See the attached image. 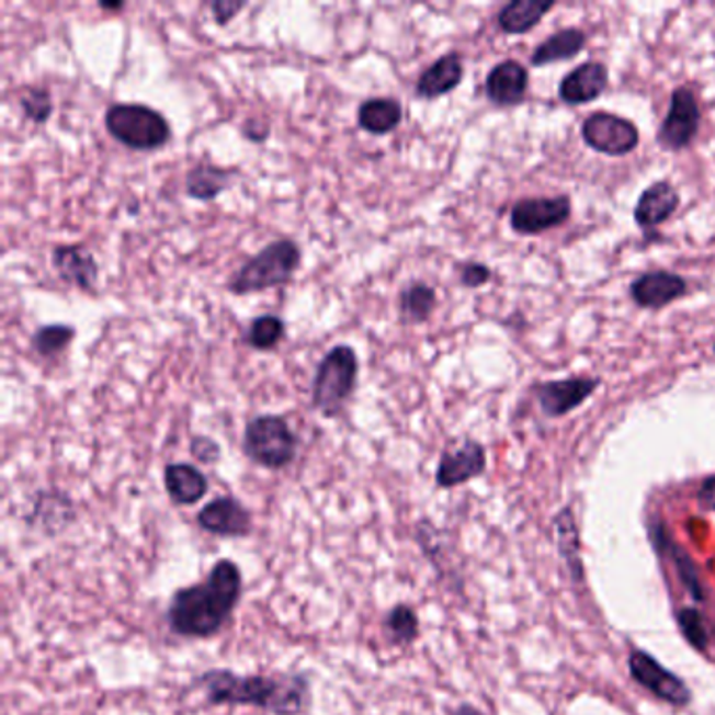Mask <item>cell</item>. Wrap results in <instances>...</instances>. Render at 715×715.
Here are the masks:
<instances>
[{
    "instance_id": "1",
    "label": "cell",
    "mask_w": 715,
    "mask_h": 715,
    "mask_svg": "<svg viewBox=\"0 0 715 715\" xmlns=\"http://www.w3.org/2000/svg\"><path fill=\"white\" fill-rule=\"evenodd\" d=\"M243 590L241 569L234 560L220 558L206 581L177 590L167 609L170 632L181 638H211L231 620Z\"/></svg>"
},
{
    "instance_id": "2",
    "label": "cell",
    "mask_w": 715,
    "mask_h": 715,
    "mask_svg": "<svg viewBox=\"0 0 715 715\" xmlns=\"http://www.w3.org/2000/svg\"><path fill=\"white\" fill-rule=\"evenodd\" d=\"M211 705L259 707L275 715H300L310 703V682L303 673L239 676L231 669H208L200 676Z\"/></svg>"
},
{
    "instance_id": "3",
    "label": "cell",
    "mask_w": 715,
    "mask_h": 715,
    "mask_svg": "<svg viewBox=\"0 0 715 715\" xmlns=\"http://www.w3.org/2000/svg\"><path fill=\"white\" fill-rule=\"evenodd\" d=\"M300 264V248L292 239H277L263 248L254 259L231 277L229 290L234 294L261 292L266 287L286 286Z\"/></svg>"
},
{
    "instance_id": "4",
    "label": "cell",
    "mask_w": 715,
    "mask_h": 715,
    "mask_svg": "<svg viewBox=\"0 0 715 715\" xmlns=\"http://www.w3.org/2000/svg\"><path fill=\"white\" fill-rule=\"evenodd\" d=\"M358 372V353L347 344L334 347L317 365L313 378V406L328 418L340 413L355 388Z\"/></svg>"
},
{
    "instance_id": "5",
    "label": "cell",
    "mask_w": 715,
    "mask_h": 715,
    "mask_svg": "<svg viewBox=\"0 0 715 715\" xmlns=\"http://www.w3.org/2000/svg\"><path fill=\"white\" fill-rule=\"evenodd\" d=\"M105 126L116 141L139 151L160 149L170 139L167 118L139 103L112 105L105 114Z\"/></svg>"
},
{
    "instance_id": "6",
    "label": "cell",
    "mask_w": 715,
    "mask_h": 715,
    "mask_svg": "<svg viewBox=\"0 0 715 715\" xmlns=\"http://www.w3.org/2000/svg\"><path fill=\"white\" fill-rule=\"evenodd\" d=\"M298 439L282 416H257L243 432V452L269 470L286 468L294 459Z\"/></svg>"
},
{
    "instance_id": "7",
    "label": "cell",
    "mask_w": 715,
    "mask_h": 715,
    "mask_svg": "<svg viewBox=\"0 0 715 715\" xmlns=\"http://www.w3.org/2000/svg\"><path fill=\"white\" fill-rule=\"evenodd\" d=\"M581 137L604 156H627L640 144L636 124L609 112H597L583 120Z\"/></svg>"
},
{
    "instance_id": "8",
    "label": "cell",
    "mask_w": 715,
    "mask_h": 715,
    "mask_svg": "<svg viewBox=\"0 0 715 715\" xmlns=\"http://www.w3.org/2000/svg\"><path fill=\"white\" fill-rule=\"evenodd\" d=\"M571 216V200L567 195L556 197H529L514 204L510 225L517 234L537 236L542 231L563 225Z\"/></svg>"
},
{
    "instance_id": "9",
    "label": "cell",
    "mask_w": 715,
    "mask_h": 715,
    "mask_svg": "<svg viewBox=\"0 0 715 715\" xmlns=\"http://www.w3.org/2000/svg\"><path fill=\"white\" fill-rule=\"evenodd\" d=\"M701 126L699 101L689 87H680L671 93L668 118L659 128V144L668 149H684L694 141Z\"/></svg>"
},
{
    "instance_id": "10",
    "label": "cell",
    "mask_w": 715,
    "mask_h": 715,
    "mask_svg": "<svg viewBox=\"0 0 715 715\" xmlns=\"http://www.w3.org/2000/svg\"><path fill=\"white\" fill-rule=\"evenodd\" d=\"M629 671L634 680L646 691L657 694L659 699L668 701L671 705H689L692 692L682 678L663 668L655 657L646 655L643 650H634L629 657Z\"/></svg>"
},
{
    "instance_id": "11",
    "label": "cell",
    "mask_w": 715,
    "mask_h": 715,
    "mask_svg": "<svg viewBox=\"0 0 715 715\" xmlns=\"http://www.w3.org/2000/svg\"><path fill=\"white\" fill-rule=\"evenodd\" d=\"M197 525L218 537H246L252 531V517L236 498H216L197 512Z\"/></svg>"
},
{
    "instance_id": "12",
    "label": "cell",
    "mask_w": 715,
    "mask_h": 715,
    "mask_svg": "<svg viewBox=\"0 0 715 715\" xmlns=\"http://www.w3.org/2000/svg\"><path fill=\"white\" fill-rule=\"evenodd\" d=\"M487 455L485 447L477 441H464L457 450L441 455L436 468V485L443 489H452L470 478H477L485 473Z\"/></svg>"
},
{
    "instance_id": "13",
    "label": "cell",
    "mask_w": 715,
    "mask_h": 715,
    "mask_svg": "<svg viewBox=\"0 0 715 715\" xmlns=\"http://www.w3.org/2000/svg\"><path fill=\"white\" fill-rule=\"evenodd\" d=\"M598 384L600 381H594V378L546 382V384L537 386L535 395H537L542 411L548 418H560L581 406L597 390Z\"/></svg>"
},
{
    "instance_id": "14",
    "label": "cell",
    "mask_w": 715,
    "mask_h": 715,
    "mask_svg": "<svg viewBox=\"0 0 715 715\" xmlns=\"http://www.w3.org/2000/svg\"><path fill=\"white\" fill-rule=\"evenodd\" d=\"M684 294L686 280L669 271L644 273L632 284V298L644 309H663Z\"/></svg>"
},
{
    "instance_id": "15",
    "label": "cell",
    "mask_w": 715,
    "mask_h": 715,
    "mask_svg": "<svg viewBox=\"0 0 715 715\" xmlns=\"http://www.w3.org/2000/svg\"><path fill=\"white\" fill-rule=\"evenodd\" d=\"M76 521V508L68 493L50 489L38 491L34 498L32 514L27 517L30 525L41 529L47 535H59Z\"/></svg>"
},
{
    "instance_id": "16",
    "label": "cell",
    "mask_w": 715,
    "mask_h": 715,
    "mask_svg": "<svg viewBox=\"0 0 715 715\" xmlns=\"http://www.w3.org/2000/svg\"><path fill=\"white\" fill-rule=\"evenodd\" d=\"M609 84V70L600 61H586L567 73L558 87V95L569 105H583L604 93Z\"/></svg>"
},
{
    "instance_id": "17",
    "label": "cell",
    "mask_w": 715,
    "mask_h": 715,
    "mask_svg": "<svg viewBox=\"0 0 715 715\" xmlns=\"http://www.w3.org/2000/svg\"><path fill=\"white\" fill-rule=\"evenodd\" d=\"M529 73L525 66L508 59L498 64L485 82V93L496 105H517L525 99Z\"/></svg>"
},
{
    "instance_id": "18",
    "label": "cell",
    "mask_w": 715,
    "mask_h": 715,
    "mask_svg": "<svg viewBox=\"0 0 715 715\" xmlns=\"http://www.w3.org/2000/svg\"><path fill=\"white\" fill-rule=\"evenodd\" d=\"M53 266L59 277L80 290H93L99 275L95 257L82 246H57L53 250Z\"/></svg>"
},
{
    "instance_id": "19",
    "label": "cell",
    "mask_w": 715,
    "mask_h": 715,
    "mask_svg": "<svg viewBox=\"0 0 715 715\" xmlns=\"http://www.w3.org/2000/svg\"><path fill=\"white\" fill-rule=\"evenodd\" d=\"M464 78V66L457 53H447L427 68L416 82V95L422 99H436L447 95Z\"/></svg>"
},
{
    "instance_id": "20",
    "label": "cell",
    "mask_w": 715,
    "mask_h": 715,
    "mask_svg": "<svg viewBox=\"0 0 715 715\" xmlns=\"http://www.w3.org/2000/svg\"><path fill=\"white\" fill-rule=\"evenodd\" d=\"M680 206V193L668 181H659L644 191L636 204L634 218L636 223L648 229L666 223Z\"/></svg>"
},
{
    "instance_id": "21",
    "label": "cell",
    "mask_w": 715,
    "mask_h": 715,
    "mask_svg": "<svg viewBox=\"0 0 715 715\" xmlns=\"http://www.w3.org/2000/svg\"><path fill=\"white\" fill-rule=\"evenodd\" d=\"M164 487L177 506H193L208 493V478L191 464H168Z\"/></svg>"
},
{
    "instance_id": "22",
    "label": "cell",
    "mask_w": 715,
    "mask_h": 715,
    "mask_svg": "<svg viewBox=\"0 0 715 715\" xmlns=\"http://www.w3.org/2000/svg\"><path fill=\"white\" fill-rule=\"evenodd\" d=\"M404 120V107L397 99L374 97L361 103L359 107V126L370 135L393 133Z\"/></svg>"
},
{
    "instance_id": "23",
    "label": "cell",
    "mask_w": 715,
    "mask_h": 715,
    "mask_svg": "<svg viewBox=\"0 0 715 715\" xmlns=\"http://www.w3.org/2000/svg\"><path fill=\"white\" fill-rule=\"evenodd\" d=\"M554 9V0H514L508 2L498 15V24L508 34H525Z\"/></svg>"
},
{
    "instance_id": "24",
    "label": "cell",
    "mask_w": 715,
    "mask_h": 715,
    "mask_svg": "<svg viewBox=\"0 0 715 715\" xmlns=\"http://www.w3.org/2000/svg\"><path fill=\"white\" fill-rule=\"evenodd\" d=\"M586 43H588V38H586V34L581 30H577V27L560 30V32L552 34L548 41H544L540 47L533 50L531 64L533 66H548L554 61L571 59V57L579 55L583 50Z\"/></svg>"
},
{
    "instance_id": "25",
    "label": "cell",
    "mask_w": 715,
    "mask_h": 715,
    "mask_svg": "<svg viewBox=\"0 0 715 715\" xmlns=\"http://www.w3.org/2000/svg\"><path fill=\"white\" fill-rule=\"evenodd\" d=\"M234 179V170L229 168L213 167V164H200L191 168L185 179V191L193 200L211 202L218 197V193L229 188Z\"/></svg>"
},
{
    "instance_id": "26",
    "label": "cell",
    "mask_w": 715,
    "mask_h": 715,
    "mask_svg": "<svg viewBox=\"0 0 715 715\" xmlns=\"http://www.w3.org/2000/svg\"><path fill=\"white\" fill-rule=\"evenodd\" d=\"M382 632L388 643L395 644V646H407L418 638L420 620L411 606L397 604L384 615Z\"/></svg>"
},
{
    "instance_id": "27",
    "label": "cell",
    "mask_w": 715,
    "mask_h": 715,
    "mask_svg": "<svg viewBox=\"0 0 715 715\" xmlns=\"http://www.w3.org/2000/svg\"><path fill=\"white\" fill-rule=\"evenodd\" d=\"M436 307V292L432 287L416 282L401 292L399 296V310L401 319L407 324H422L427 321L432 310Z\"/></svg>"
},
{
    "instance_id": "28",
    "label": "cell",
    "mask_w": 715,
    "mask_h": 715,
    "mask_svg": "<svg viewBox=\"0 0 715 715\" xmlns=\"http://www.w3.org/2000/svg\"><path fill=\"white\" fill-rule=\"evenodd\" d=\"M284 334H286V324L280 317L261 315L250 324L246 340L257 351H269L277 347V342L284 338Z\"/></svg>"
},
{
    "instance_id": "29",
    "label": "cell",
    "mask_w": 715,
    "mask_h": 715,
    "mask_svg": "<svg viewBox=\"0 0 715 715\" xmlns=\"http://www.w3.org/2000/svg\"><path fill=\"white\" fill-rule=\"evenodd\" d=\"M73 336H76V330L70 326H64V324L45 326L32 336V347L41 358H55L70 347Z\"/></svg>"
},
{
    "instance_id": "30",
    "label": "cell",
    "mask_w": 715,
    "mask_h": 715,
    "mask_svg": "<svg viewBox=\"0 0 715 715\" xmlns=\"http://www.w3.org/2000/svg\"><path fill=\"white\" fill-rule=\"evenodd\" d=\"M556 535H558V546L560 554L567 560L569 569L575 577H581V560H579V537L577 529L572 521L571 510H563L556 519Z\"/></svg>"
},
{
    "instance_id": "31",
    "label": "cell",
    "mask_w": 715,
    "mask_h": 715,
    "mask_svg": "<svg viewBox=\"0 0 715 715\" xmlns=\"http://www.w3.org/2000/svg\"><path fill=\"white\" fill-rule=\"evenodd\" d=\"M678 623L684 632V638L699 650H703L707 644H710V632H707V625H705V620L701 617V613L696 609H684L680 611L678 615Z\"/></svg>"
},
{
    "instance_id": "32",
    "label": "cell",
    "mask_w": 715,
    "mask_h": 715,
    "mask_svg": "<svg viewBox=\"0 0 715 715\" xmlns=\"http://www.w3.org/2000/svg\"><path fill=\"white\" fill-rule=\"evenodd\" d=\"M669 552H671L673 565H676V569L680 572V579H682L684 588L691 592L692 598L703 600V598H705V594H703V586H701V579H699L696 567L692 565L691 556H689L684 549L673 546V544H671Z\"/></svg>"
},
{
    "instance_id": "33",
    "label": "cell",
    "mask_w": 715,
    "mask_h": 715,
    "mask_svg": "<svg viewBox=\"0 0 715 715\" xmlns=\"http://www.w3.org/2000/svg\"><path fill=\"white\" fill-rule=\"evenodd\" d=\"M20 105L24 110L25 118L36 124H45L53 112V99L45 89H30L20 99Z\"/></svg>"
},
{
    "instance_id": "34",
    "label": "cell",
    "mask_w": 715,
    "mask_h": 715,
    "mask_svg": "<svg viewBox=\"0 0 715 715\" xmlns=\"http://www.w3.org/2000/svg\"><path fill=\"white\" fill-rule=\"evenodd\" d=\"M191 455L202 464H215L216 459L220 457V447L211 436H193Z\"/></svg>"
},
{
    "instance_id": "35",
    "label": "cell",
    "mask_w": 715,
    "mask_h": 715,
    "mask_svg": "<svg viewBox=\"0 0 715 715\" xmlns=\"http://www.w3.org/2000/svg\"><path fill=\"white\" fill-rule=\"evenodd\" d=\"M459 280L466 287L485 286L491 280V269L487 264L468 263L462 266Z\"/></svg>"
},
{
    "instance_id": "36",
    "label": "cell",
    "mask_w": 715,
    "mask_h": 715,
    "mask_svg": "<svg viewBox=\"0 0 715 715\" xmlns=\"http://www.w3.org/2000/svg\"><path fill=\"white\" fill-rule=\"evenodd\" d=\"M246 7V2H236V0H216L213 2V15H215L216 24L225 25L229 24L239 11Z\"/></svg>"
},
{
    "instance_id": "37",
    "label": "cell",
    "mask_w": 715,
    "mask_h": 715,
    "mask_svg": "<svg viewBox=\"0 0 715 715\" xmlns=\"http://www.w3.org/2000/svg\"><path fill=\"white\" fill-rule=\"evenodd\" d=\"M699 501L703 508L715 510V477L707 478L699 491Z\"/></svg>"
},
{
    "instance_id": "38",
    "label": "cell",
    "mask_w": 715,
    "mask_h": 715,
    "mask_svg": "<svg viewBox=\"0 0 715 715\" xmlns=\"http://www.w3.org/2000/svg\"><path fill=\"white\" fill-rule=\"evenodd\" d=\"M452 715H483V714L478 712L477 707H473V705H459V707H455V710H453Z\"/></svg>"
}]
</instances>
